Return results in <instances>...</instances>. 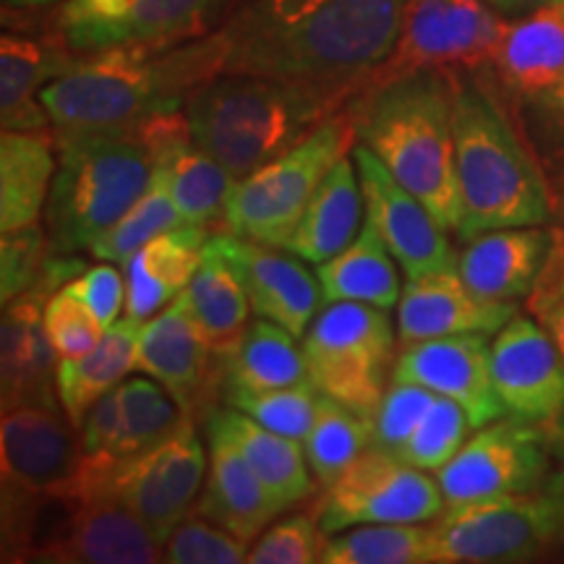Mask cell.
<instances>
[{
  "instance_id": "1",
  "label": "cell",
  "mask_w": 564,
  "mask_h": 564,
  "mask_svg": "<svg viewBox=\"0 0 564 564\" xmlns=\"http://www.w3.org/2000/svg\"><path fill=\"white\" fill-rule=\"evenodd\" d=\"M408 0H243L220 26L225 66L356 97L392 58Z\"/></svg>"
},
{
  "instance_id": "2",
  "label": "cell",
  "mask_w": 564,
  "mask_h": 564,
  "mask_svg": "<svg viewBox=\"0 0 564 564\" xmlns=\"http://www.w3.org/2000/svg\"><path fill=\"white\" fill-rule=\"evenodd\" d=\"M447 70L453 87L455 171L460 188V225L455 236L518 225H552L556 199L535 160L507 95L486 66Z\"/></svg>"
},
{
  "instance_id": "3",
  "label": "cell",
  "mask_w": 564,
  "mask_h": 564,
  "mask_svg": "<svg viewBox=\"0 0 564 564\" xmlns=\"http://www.w3.org/2000/svg\"><path fill=\"white\" fill-rule=\"evenodd\" d=\"M223 66L220 30L165 47H110L79 55L74 68L42 89L40 102L55 133L131 129L147 118L181 112Z\"/></svg>"
},
{
  "instance_id": "4",
  "label": "cell",
  "mask_w": 564,
  "mask_h": 564,
  "mask_svg": "<svg viewBox=\"0 0 564 564\" xmlns=\"http://www.w3.org/2000/svg\"><path fill=\"white\" fill-rule=\"evenodd\" d=\"M356 141L369 147L449 232L460 225L453 87L444 68L373 79L348 102Z\"/></svg>"
},
{
  "instance_id": "5",
  "label": "cell",
  "mask_w": 564,
  "mask_h": 564,
  "mask_svg": "<svg viewBox=\"0 0 564 564\" xmlns=\"http://www.w3.org/2000/svg\"><path fill=\"white\" fill-rule=\"evenodd\" d=\"M350 100L308 84L223 70L188 97L183 116L196 144L238 181L293 150Z\"/></svg>"
},
{
  "instance_id": "6",
  "label": "cell",
  "mask_w": 564,
  "mask_h": 564,
  "mask_svg": "<svg viewBox=\"0 0 564 564\" xmlns=\"http://www.w3.org/2000/svg\"><path fill=\"white\" fill-rule=\"evenodd\" d=\"M55 133V131H53ZM58 167L45 207L53 251H91L152 183V152L137 126L55 133Z\"/></svg>"
},
{
  "instance_id": "7",
  "label": "cell",
  "mask_w": 564,
  "mask_h": 564,
  "mask_svg": "<svg viewBox=\"0 0 564 564\" xmlns=\"http://www.w3.org/2000/svg\"><path fill=\"white\" fill-rule=\"evenodd\" d=\"M356 144L350 108L316 126L293 150L232 181L225 204V228L246 241L285 249L324 175Z\"/></svg>"
},
{
  "instance_id": "8",
  "label": "cell",
  "mask_w": 564,
  "mask_h": 564,
  "mask_svg": "<svg viewBox=\"0 0 564 564\" xmlns=\"http://www.w3.org/2000/svg\"><path fill=\"white\" fill-rule=\"evenodd\" d=\"M308 377L324 394L373 419L392 382L394 324L387 308L337 301L303 335Z\"/></svg>"
},
{
  "instance_id": "9",
  "label": "cell",
  "mask_w": 564,
  "mask_h": 564,
  "mask_svg": "<svg viewBox=\"0 0 564 564\" xmlns=\"http://www.w3.org/2000/svg\"><path fill=\"white\" fill-rule=\"evenodd\" d=\"M243 0H61L47 30L76 55L110 47H165L220 30Z\"/></svg>"
},
{
  "instance_id": "10",
  "label": "cell",
  "mask_w": 564,
  "mask_h": 564,
  "mask_svg": "<svg viewBox=\"0 0 564 564\" xmlns=\"http://www.w3.org/2000/svg\"><path fill=\"white\" fill-rule=\"evenodd\" d=\"M432 564L533 562L560 546V520L544 494H507L447 505L429 523Z\"/></svg>"
},
{
  "instance_id": "11",
  "label": "cell",
  "mask_w": 564,
  "mask_h": 564,
  "mask_svg": "<svg viewBox=\"0 0 564 564\" xmlns=\"http://www.w3.org/2000/svg\"><path fill=\"white\" fill-rule=\"evenodd\" d=\"M207 449L199 421L188 413L171 440L133 460L112 465L105 476L82 484V489L108 491L121 499L165 549L175 528L199 505L209 468Z\"/></svg>"
},
{
  "instance_id": "12",
  "label": "cell",
  "mask_w": 564,
  "mask_h": 564,
  "mask_svg": "<svg viewBox=\"0 0 564 564\" xmlns=\"http://www.w3.org/2000/svg\"><path fill=\"white\" fill-rule=\"evenodd\" d=\"M444 507L436 478L371 444L322 491L316 514L324 533L335 535L369 523H432Z\"/></svg>"
},
{
  "instance_id": "13",
  "label": "cell",
  "mask_w": 564,
  "mask_h": 564,
  "mask_svg": "<svg viewBox=\"0 0 564 564\" xmlns=\"http://www.w3.org/2000/svg\"><path fill=\"white\" fill-rule=\"evenodd\" d=\"M554 465V444L531 423L502 419L476 429L453 460L436 470L447 505L507 494H539Z\"/></svg>"
},
{
  "instance_id": "14",
  "label": "cell",
  "mask_w": 564,
  "mask_h": 564,
  "mask_svg": "<svg viewBox=\"0 0 564 564\" xmlns=\"http://www.w3.org/2000/svg\"><path fill=\"white\" fill-rule=\"evenodd\" d=\"M491 379L510 419L564 447V356L535 316L514 314L491 340Z\"/></svg>"
},
{
  "instance_id": "15",
  "label": "cell",
  "mask_w": 564,
  "mask_h": 564,
  "mask_svg": "<svg viewBox=\"0 0 564 564\" xmlns=\"http://www.w3.org/2000/svg\"><path fill=\"white\" fill-rule=\"evenodd\" d=\"M505 26L507 19L486 0H408L398 47L373 79L415 68L484 66Z\"/></svg>"
},
{
  "instance_id": "16",
  "label": "cell",
  "mask_w": 564,
  "mask_h": 564,
  "mask_svg": "<svg viewBox=\"0 0 564 564\" xmlns=\"http://www.w3.org/2000/svg\"><path fill=\"white\" fill-rule=\"evenodd\" d=\"M358 178L366 199V220L373 223L387 249L398 259L408 280L444 270H457V251L449 230L436 220L432 209L390 173V167L369 147L352 144Z\"/></svg>"
},
{
  "instance_id": "17",
  "label": "cell",
  "mask_w": 564,
  "mask_h": 564,
  "mask_svg": "<svg viewBox=\"0 0 564 564\" xmlns=\"http://www.w3.org/2000/svg\"><path fill=\"white\" fill-rule=\"evenodd\" d=\"M137 371L158 379L196 421H207L223 398V356L204 343L178 301L141 322Z\"/></svg>"
},
{
  "instance_id": "18",
  "label": "cell",
  "mask_w": 564,
  "mask_h": 564,
  "mask_svg": "<svg viewBox=\"0 0 564 564\" xmlns=\"http://www.w3.org/2000/svg\"><path fill=\"white\" fill-rule=\"evenodd\" d=\"M491 335L468 333L400 345L392 382H408L455 400L468 413L470 426L502 419L505 405L491 379Z\"/></svg>"
},
{
  "instance_id": "19",
  "label": "cell",
  "mask_w": 564,
  "mask_h": 564,
  "mask_svg": "<svg viewBox=\"0 0 564 564\" xmlns=\"http://www.w3.org/2000/svg\"><path fill=\"white\" fill-rule=\"evenodd\" d=\"M82 432L63 408L21 405L0 421V478L3 489L55 491L79 478Z\"/></svg>"
},
{
  "instance_id": "20",
  "label": "cell",
  "mask_w": 564,
  "mask_h": 564,
  "mask_svg": "<svg viewBox=\"0 0 564 564\" xmlns=\"http://www.w3.org/2000/svg\"><path fill=\"white\" fill-rule=\"evenodd\" d=\"M137 129L152 152V181L165 188L183 220L202 228L225 223L236 178L196 144L183 110L147 118Z\"/></svg>"
},
{
  "instance_id": "21",
  "label": "cell",
  "mask_w": 564,
  "mask_h": 564,
  "mask_svg": "<svg viewBox=\"0 0 564 564\" xmlns=\"http://www.w3.org/2000/svg\"><path fill=\"white\" fill-rule=\"evenodd\" d=\"M217 236L243 282L251 312L295 337L306 335L324 301L316 272H308L295 253H282L280 246L246 241L228 228L217 230Z\"/></svg>"
},
{
  "instance_id": "22",
  "label": "cell",
  "mask_w": 564,
  "mask_h": 564,
  "mask_svg": "<svg viewBox=\"0 0 564 564\" xmlns=\"http://www.w3.org/2000/svg\"><path fill=\"white\" fill-rule=\"evenodd\" d=\"M51 291H32L3 303L0 319V405L3 411L21 405L58 408V352L45 333V303Z\"/></svg>"
},
{
  "instance_id": "23",
  "label": "cell",
  "mask_w": 564,
  "mask_h": 564,
  "mask_svg": "<svg viewBox=\"0 0 564 564\" xmlns=\"http://www.w3.org/2000/svg\"><path fill=\"white\" fill-rule=\"evenodd\" d=\"M518 303L486 301L465 285L460 272L444 270L408 280L398 301V340L411 345L434 337L484 333L497 335Z\"/></svg>"
},
{
  "instance_id": "24",
  "label": "cell",
  "mask_w": 564,
  "mask_h": 564,
  "mask_svg": "<svg viewBox=\"0 0 564 564\" xmlns=\"http://www.w3.org/2000/svg\"><path fill=\"white\" fill-rule=\"evenodd\" d=\"M554 249L552 225H518L478 232L457 251V272L486 301L531 299Z\"/></svg>"
},
{
  "instance_id": "25",
  "label": "cell",
  "mask_w": 564,
  "mask_h": 564,
  "mask_svg": "<svg viewBox=\"0 0 564 564\" xmlns=\"http://www.w3.org/2000/svg\"><path fill=\"white\" fill-rule=\"evenodd\" d=\"M53 30L37 34L6 30L0 37V126L3 131H51L40 95L47 84L76 66Z\"/></svg>"
},
{
  "instance_id": "26",
  "label": "cell",
  "mask_w": 564,
  "mask_h": 564,
  "mask_svg": "<svg viewBox=\"0 0 564 564\" xmlns=\"http://www.w3.org/2000/svg\"><path fill=\"white\" fill-rule=\"evenodd\" d=\"M162 544L121 499L108 491L82 489L79 510L70 518L47 564H154Z\"/></svg>"
},
{
  "instance_id": "27",
  "label": "cell",
  "mask_w": 564,
  "mask_h": 564,
  "mask_svg": "<svg viewBox=\"0 0 564 564\" xmlns=\"http://www.w3.org/2000/svg\"><path fill=\"white\" fill-rule=\"evenodd\" d=\"M510 100H531L564 82V17L554 6L507 21L484 63Z\"/></svg>"
},
{
  "instance_id": "28",
  "label": "cell",
  "mask_w": 564,
  "mask_h": 564,
  "mask_svg": "<svg viewBox=\"0 0 564 564\" xmlns=\"http://www.w3.org/2000/svg\"><path fill=\"white\" fill-rule=\"evenodd\" d=\"M207 442L209 468L196 512L251 544L282 512L280 505L228 436L207 429Z\"/></svg>"
},
{
  "instance_id": "29",
  "label": "cell",
  "mask_w": 564,
  "mask_h": 564,
  "mask_svg": "<svg viewBox=\"0 0 564 564\" xmlns=\"http://www.w3.org/2000/svg\"><path fill=\"white\" fill-rule=\"evenodd\" d=\"M215 228L181 225L162 232L121 264L126 274V316L147 322L183 293L202 267L204 246Z\"/></svg>"
},
{
  "instance_id": "30",
  "label": "cell",
  "mask_w": 564,
  "mask_h": 564,
  "mask_svg": "<svg viewBox=\"0 0 564 564\" xmlns=\"http://www.w3.org/2000/svg\"><path fill=\"white\" fill-rule=\"evenodd\" d=\"M204 426L215 429L223 436L236 444L251 465L253 474L262 478V484L270 491V497L280 505V510H291L301 505L316 491V481L312 468H308L306 453H303V442L293 436L278 434L272 429L262 426L236 408H220L207 415Z\"/></svg>"
},
{
  "instance_id": "31",
  "label": "cell",
  "mask_w": 564,
  "mask_h": 564,
  "mask_svg": "<svg viewBox=\"0 0 564 564\" xmlns=\"http://www.w3.org/2000/svg\"><path fill=\"white\" fill-rule=\"evenodd\" d=\"M175 301L181 303L196 333L215 352L225 356L241 343L249 327L251 301L236 267L223 249L217 230L209 232L202 267Z\"/></svg>"
},
{
  "instance_id": "32",
  "label": "cell",
  "mask_w": 564,
  "mask_h": 564,
  "mask_svg": "<svg viewBox=\"0 0 564 564\" xmlns=\"http://www.w3.org/2000/svg\"><path fill=\"white\" fill-rule=\"evenodd\" d=\"M364 204L356 160L352 154H345L335 162L333 171L324 175L285 251L312 264L333 259L364 228Z\"/></svg>"
},
{
  "instance_id": "33",
  "label": "cell",
  "mask_w": 564,
  "mask_h": 564,
  "mask_svg": "<svg viewBox=\"0 0 564 564\" xmlns=\"http://www.w3.org/2000/svg\"><path fill=\"white\" fill-rule=\"evenodd\" d=\"M58 144L51 131H3L0 137V230L40 223L47 207Z\"/></svg>"
},
{
  "instance_id": "34",
  "label": "cell",
  "mask_w": 564,
  "mask_h": 564,
  "mask_svg": "<svg viewBox=\"0 0 564 564\" xmlns=\"http://www.w3.org/2000/svg\"><path fill=\"white\" fill-rule=\"evenodd\" d=\"M312 382L295 335L270 319L249 322L241 343L223 356V398Z\"/></svg>"
},
{
  "instance_id": "35",
  "label": "cell",
  "mask_w": 564,
  "mask_h": 564,
  "mask_svg": "<svg viewBox=\"0 0 564 564\" xmlns=\"http://www.w3.org/2000/svg\"><path fill=\"white\" fill-rule=\"evenodd\" d=\"M316 280L322 285V299L327 303L356 301L390 312L398 306L400 272L398 259L387 249L384 238L371 220L364 223L358 236L327 262L316 264Z\"/></svg>"
},
{
  "instance_id": "36",
  "label": "cell",
  "mask_w": 564,
  "mask_h": 564,
  "mask_svg": "<svg viewBox=\"0 0 564 564\" xmlns=\"http://www.w3.org/2000/svg\"><path fill=\"white\" fill-rule=\"evenodd\" d=\"M139 327L141 322L123 316L89 352L58 364V400L76 429H82L97 400L121 387L126 373L137 369Z\"/></svg>"
},
{
  "instance_id": "37",
  "label": "cell",
  "mask_w": 564,
  "mask_h": 564,
  "mask_svg": "<svg viewBox=\"0 0 564 564\" xmlns=\"http://www.w3.org/2000/svg\"><path fill=\"white\" fill-rule=\"evenodd\" d=\"M118 392H121V429L112 447L116 465L160 447L178 432L188 415L178 400L152 377L126 379Z\"/></svg>"
},
{
  "instance_id": "38",
  "label": "cell",
  "mask_w": 564,
  "mask_h": 564,
  "mask_svg": "<svg viewBox=\"0 0 564 564\" xmlns=\"http://www.w3.org/2000/svg\"><path fill=\"white\" fill-rule=\"evenodd\" d=\"M373 444V423L322 392L316 419L303 436V453L319 486L327 489L364 449Z\"/></svg>"
},
{
  "instance_id": "39",
  "label": "cell",
  "mask_w": 564,
  "mask_h": 564,
  "mask_svg": "<svg viewBox=\"0 0 564 564\" xmlns=\"http://www.w3.org/2000/svg\"><path fill=\"white\" fill-rule=\"evenodd\" d=\"M324 564H432L429 523H369L335 533Z\"/></svg>"
},
{
  "instance_id": "40",
  "label": "cell",
  "mask_w": 564,
  "mask_h": 564,
  "mask_svg": "<svg viewBox=\"0 0 564 564\" xmlns=\"http://www.w3.org/2000/svg\"><path fill=\"white\" fill-rule=\"evenodd\" d=\"M181 225H186V220H183L178 207L165 188L158 181H152L150 188L139 196V202L105 232L100 241L91 246L89 253L100 262L123 264L126 259H131L162 232L181 228Z\"/></svg>"
},
{
  "instance_id": "41",
  "label": "cell",
  "mask_w": 564,
  "mask_h": 564,
  "mask_svg": "<svg viewBox=\"0 0 564 564\" xmlns=\"http://www.w3.org/2000/svg\"><path fill=\"white\" fill-rule=\"evenodd\" d=\"M518 123L552 186L556 212L564 209V82L518 102Z\"/></svg>"
},
{
  "instance_id": "42",
  "label": "cell",
  "mask_w": 564,
  "mask_h": 564,
  "mask_svg": "<svg viewBox=\"0 0 564 564\" xmlns=\"http://www.w3.org/2000/svg\"><path fill=\"white\" fill-rule=\"evenodd\" d=\"M322 390L314 382H303L293 387H280V390L251 392V394H228L225 403L236 411L251 415L262 426L272 432L301 440L308 434L319 408Z\"/></svg>"
},
{
  "instance_id": "43",
  "label": "cell",
  "mask_w": 564,
  "mask_h": 564,
  "mask_svg": "<svg viewBox=\"0 0 564 564\" xmlns=\"http://www.w3.org/2000/svg\"><path fill=\"white\" fill-rule=\"evenodd\" d=\"M470 419L455 400L436 394L429 413L415 426L400 457L421 470H440L453 460L470 432Z\"/></svg>"
},
{
  "instance_id": "44",
  "label": "cell",
  "mask_w": 564,
  "mask_h": 564,
  "mask_svg": "<svg viewBox=\"0 0 564 564\" xmlns=\"http://www.w3.org/2000/svg\"><path fill=\"white\" fill-rule=\"evenodd\" d=\"M249 541L238 539L223 525L212 523L204 514H188L175 528L165 549L162 562L171 564H241L249 560Z\"/></svg>"
},
{
  "instance_id": "45",
  "label": "cell",
  "mask_w": 564,
  "mask_h": 564,
  "mask_svg": "<svg viewBox=\"0 0 564 564\" xmlns=\"http://www.w3.org/2000/svg\"><path fill=\"white\" fill-rule=\"evenodd\" d=\"M327 533L319 523V514L299 512L282 518L280 523L259 535L257 544L249 549L251 564H314L322 562L327 549Z\"/></svg>"
},
{
  "instance_id": "46",
  "label": "cell",
  "mask_w": 564,
  "mask_h": 564,
  "mask_svg": "<svg viewBox=\"0 0 564 564\" xmlns=\"http://www.w3.org/2000/svg\"><path fill=\"white\" fill-rule=\"evenodd\" d=\"M53 246L47 228L40 223L3 232L0 241V299L11 301L32 291L45 272Z\"/></svg>"
},
{
  "instance_id": "47",
  "label": "cell",
  "mask_w": 564,
  "mask_h": 564,
  "mask_svg": "<svg viewBox=\"0 0 564 564\" xmlns=\"http://www.w3.org/2000/svg\"><path fill=\"white\" fill-rule=\"evenodd\" d=\"M436 394L426 387L408 384V382H390L382 403L373 413V444L390 453L400 455L411 440L415 426L429 413Z\"/></svg>"
},
{
  "instance_id": "48",
  "label": "cell",
  "mask_w": 564,
  "mask_h": 564,
  "mask_svg": "<svg viewBox=\"0 0 564 564\" xmlns=\"http://www.w3.org/2000/svg\"><path fill=\"white\" fill-rule=\"evenodd\" d=\"M42 319H45V333L51 337L61 361L89 352L108 333L100 319L66 288H61L47 299Z\"/></svg>"
},
{
  "instance_id": "49",
  "label": "cell",
  "mask_w": 564,
  "mask_h": 564,
  "mask_svg": "<svg viewBox=\"0 0 564 564\" xmlns=\"http://www.w3.org/2000/svg\"><path fill=\"white\" fill-rule=\"evenodd\" d=\"M63 288L74 293L105 329L112 327L121 319V312H126V274L112 262L87 267Z\"/></svg>"
},
{
  "instance_id": "50",
  "label": "cell",
  "mask_w": 564,
  "mask_h": 564,
  "mask_svg": "<svg viewBox=\"0 0 564 564\" xmlns=\"http://www.w3.org/2000/svg\"><path fill=\"white\" fill-rule=\"evenodd\" d=\"M121 429V392L118 387L97 400L82 423L84 468H112V447Z\"/></svg>"
},
{
  "instance_id": "51",
  "label": "cell",
  "mask_w": 564,
  "mask_h": 564,
  "mask_svg": "<svg viewBox=\"0 0 564 564\" xmlns=\"http://www.w3.org/2000/svg\"><path fill=\"white\" fill-rule=\"evenodd\" d=\"M552 230H554V249H552V257H549L544 274H541L539 285H535L531 299H528V303H531V312L533 308L544 306L546 301L556 299L560 293H564V223L560 228L552 225Z\"/></svg>"
},
{
  "instance_id": "52",
  "label": "cell",
  "mask_w": 564,
  "mask_h": 564,
  "mask_svg": "<svg viewBox=\"0 0 564 564\" xmlns=\"http://www.w3.org/2000/svg\"><path fill=\"white\" fill-rule=\"evenodd\" d=\"M541 494L554 507L556 520H560V541L564 544V447L554 453V465L549 470L544 486H541Z\"/></svg>"
},
{
  "instance_id": "53",
  "label": "cell",
  "mask_w": 564,
  "mask_h": 564,
  "mask_svg": "<svg viewBox=\"0 0 564 564\" xmlns=\"http://www.w3.org/2000/svg\"><path fill=\"white\" fill-rule=\"evenodd\" d=\"M61 0H0L3 6V26L32 24V19L51 13Z\"/></svg>"
},
{
  "instance_id": "54",
  "label": "cell",
  "mask_w": 564,
  "mask_h": 564,
  "mask_svg": "<svg viewBox=\"0 0 564 564\" xmlns=\"http://www.w3.org/2000/svg\"><path fill=\"white\" fill-rule=\"evenodd\" d=\"M531 314L541 324H544L549 333H552L554 343L560 345V350H562V356H564V293H560L552 301H546L544 306L533 308Z\"/></svg>"
},
{
  "instance_id": "55",
  "label": "cell",
  "mask_w": 564,
  "mask_h": 564,
  "mask_svg": "<svg viewBox=\"0 0 564 564\" xmlns=\"http://www.w3.org/2000/svg\"><path fill=\"white\" fill-rule=\"evenodd\" d=\"M486 3H489L499 17L512 21V19L528 17V13L549 9V6H554V0H486Z\"/></svg>"
},
{
  "instance_id": "56",
  "label": "cell",
  "mask_w": 564,
  "mask_h": 564,
  "mask_svg": "<svg viewBox=\"0 0 564 564\" xmlns=\"http://www.w3.org/2000/svg\"><path fill=\"white\" fill-rule=\"evenodd\" d=\"M554 9H556V11H560V13H562V17H564V0H554Z\"/></svg>"
}]
</instances>
